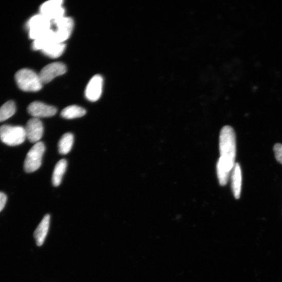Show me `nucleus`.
I'll return each instance as SVG.
<instances>
[{"mask_svg":"<svg viewBox=\"0 0 282 282\" xmlns=\"http://www.w3.org/2000/svg\"><path fill=\"white\" fill-rule=\"evenodd\" d=\"M55 27L53 29L57 41L64 43L70 37L74 27L73 20L68 17L64 16L51 22Z\"/></svg>","mask_w":282,"mask_h":282,"instance_id":"6","label":"nucleus"},{"mask_svg":"<svg viewBox=\"0 0 282 282\" xmlns=\"http://www.w3.org/2000/svg\"><path fill=\"white\" fill-rule=\"evenodd\" d=\"M86 111L80 106L71 105L62 110L61 115L67 119H73L80 118L85 115Z\"/></svg>","mask_w":282,"mask_h":282,"instance_id":"18","label":"nucleus"},{"mask_svg":"<svg viewBox=\"0 0 282 282\" xmlns=\"http://www.w3.org/2000/svg\"><path fill=\"white\" fill-rule=\"evenodd\" d=\"M74 143V136L71 133H67L62 136L58 143L60 154L66 155L71 150Z\"/></svg>","mask_w":282,"mask_h":282,"instance_id":"17","label":"nucleus"},{"mask_svg":"<svg viewBox=\"0 0 282 282\" xmlns=\"http://www.w3.org/2000/svg\"><path fill=\"white\" fill-rule=\"evenodd\" d=\"M24 128L26 138L30 142L36 144L40 142L44 134V125L40 119L33 118L29 119Z\"/></svg>","mask_w":282,"mask_h":282,"instance_id":"8","label":"nucleus"},{"mask_svg":"<svg viewBox=\"0 0 282 282\" xmlns=\"http://www.w3.org/2000/svg\"><path fill=\"white\" fill-rule=\"evenodd\" d=\"M66 47L65 43L55 42L46 47L42 51L49 58H57L64 53Z\"/></svg>","mask_w":282,"mask_h":282,"instance_id":"16","label":"nucleus"},{"mask_svg":"<svg viewBox=\"0 0 282 282\" xmlns=\"http://www.w3.org/2000/svg\"><path fill=\"white\" fill-rule=\"evenodd\" d=\"M232 190L234 197L239 199L240 197L242 183V174L239 164L235 163L232 173Z\"/></svg>","mask_w":282,"mask_h":282,"instance_id":"13","label":"nucleus"},{"mask_svg":"<svg viewBox=\"0 0 282 282\" xmlns=\"http://www.w3.org/2000/svg\"><path fill=\"white\" fill-rule=\"evenodd\" d=\"M67 167V162L65 159L59 161L55 166L52 177V184L59 186L62 181Z\"/></svg>","mask_w":282,"mask_h":282,"instance_id":"15","label":"nucleus"},{"mask_svg":"<svg viewBox=\"0 0 282 282\" xmlns=\"http://www.w3.org/2000/svg\"><path fill=\"white\" fill-rule=\"evenodd\" d=\"M15 78L18 87L25 91H37L43 86L39 74L28 69L18 71Z\"/></svg>","mask_w":282,"mask_h":282,"instance_id":"2","label":"nucleus"},{"mask_svg":"<svg viewBox=\"0 0 282 282\" xmlns=\"http://www.w3.org/2000/svg\"><path fill=\"white\" fill-rule=\"evenodd\" d=\"M50 221V216L46 215L34 232V236L39 246L43 245L45 240L49 229Z\"/></svg>","mask_w":282,"mask_h":282,"instance_id":"12","label":"nucleus"},{"mask_svg":"<svg viewBox=\"0 0 282 282\" xmlns=\"http://www.w3.org/2000/svg\"><path fill=\"white\" fill-rule=\"evenodd\" d=\"M7 201V196L5 194L0 192V212H2L4 209Z\"/></svg>","mask_w":282,"mask_h":282,"instance_id":"21","label":"nucleus"},{"mask_svg":"<svg viewBox=\"0 0 282 282\" xmlns=\"http://www.w3.org/2000/svg\"><path fill=\"white\" fill-rule=\"evenodd\" d=\"M276 160L282 164V144H276L273 148Z\"/></svg>","mask_w":282,"mask_h":282,"instance_id":"20","label":"nucleus"},{"mask_svg":"<svg viewBox=\"0 0 282 282\" xmlns=\"http://www.w3.org/2000/svg\"><path fill=\"white\" fill-rule=\"evenodd\" d=\"M63 3L62 0H50L45 2L40 7V14L51 22L64 17L65 10L63 7Z\"/></svg>","mask_w":282,"mask_h":282,"instance_id":"7","label":"nucleus"},{"mask_svg":"<svg viewBox=\"0 0 282 282\" xmlns=\"http://www.w3.org/2000/svg\"><path fill=\"white\" fill-rule=\"evenodd\" d=\"M27 110L31 116L38 119L52 117L57 112L55 107L40 102L31 103L28 106Z\"/></svg>","mask_w":282,"mask_h":282,"instance_id":"11","label":"nucleus"},{"mask_svg":"<svg viewBox=\"0 0 282 282\" xmlns=\"http://www.w3.org/2000/svg\"><path fill=\"white\" fill-rule=\"evenodd\" d=\"M55 42H58L56 40L54 31L51 28V29L43 36L34 41L32 48L35 50L42 51L46 47Z\"/></svg>","mask_w":282,"mask_h":282,"instance_id":"14","label":"nucleus"},{"mask_svg":"<svg viewBox=\"0 0 282 282\" xmlns=\"http://www.w3.org/2000/svg\"><path fill=\"white\" fill-rule=\"evenodd\" d=\"M29 35L34 41L43 36L51 29L52 23L41 14L31 17L27 24Z\"/></svg>","mask_w":282,"mask_h":282,"instance_id":"5","label":"nucleus"},{"mask_svg":"<svg viewBox=\"0 0 282 282\" xmlns=\"http://www.w3.org/2000/svg\"><path fill=\"white\" fill-rule=\"evenodd\" d=\"M26 139L25 128L21 126L4 125L0 127V140L11 146L19 145Z\"/></svg>","mask_w":282,"mask_h":282,"instance_id":"3","label":"nucleus"},{"mask_svg":"<svg viewBox=\"0 0 282 282\" xmlns=\"http://www.w3.org/2000/svg\"><path fill=\"white\" fill-rule=\"evenodd\" d=\"M16 107L13 101H10L0 107V122L5 121L12 117L15 113Z\"/></svg>","mask_w":282,"mask_h":282,"instance_id":"19","label":"nucleus"},{"mask_svg":"<svg viewBox=\"0 0 282 282\" xmlns=\"http://www.w3.org/2000/svg\"><path fill=\"white\" fill-rule=\"evenodd\" d=\"M67 71V67L62 62H53L44 67L39 76L43 84L50 82L54 78L64 74Z\"/></svg>","mask_w":282,"mask_h":282,"instance_id":"9","label":"nucleus"},{"mask_svg":"<svg viewBox=\"0 0 282 282\" xmlns=\"http://www.w3.org/2000/svg\"><path fill=\"white\" fill-rule=\"evenodd\" d=\"M103 79L100 75L93 76L88 82L85 90V97L90 102H96L101 97Z\"/></svg>","mask_w":282,"mask_h":282,"instance_id":"10","label":"nucleus"},{"mask_svg":"<svg viewBox=\"0 0 282 282\" xmlns=\"http://www.w3.org/2000/svg\"><path fill=\"white\" fill-rule=\"evenodd\" d=\"M220 158L217 164V174L219 184L225 185L235 164L236 142L235 131L230 125L221 130L219 137Z\"/></svg>","mask_w":282,"mask_h":282,"instance_id":"1","label":"nucleus"},{"mask_svg":"<svg viewBox=\"0 0 282 282\" xmlns=\"http://www.w3.org/2000/svg\"><path fill=\"white\" fill-rule=\"evenodd\" d=\"M45 150V144L41 141L35 144L30 149L27 154L24 164V170L26 173L34 172L41 167Z\"/></svg>","mask_w":282,"mask_h":282,"instance_id":"4","label":"nucleus"}]
</instances>
